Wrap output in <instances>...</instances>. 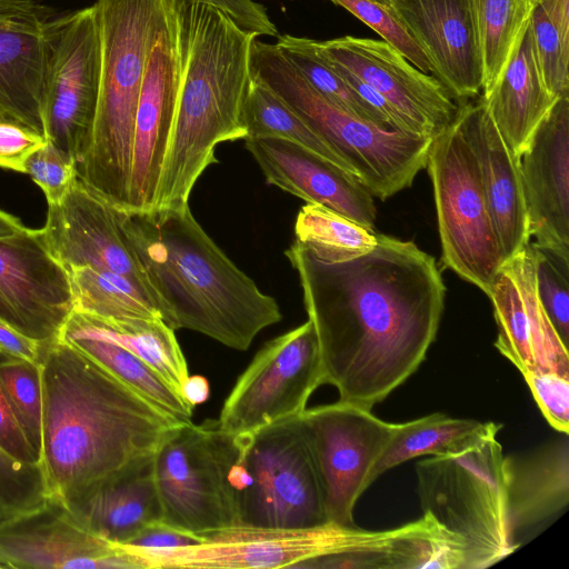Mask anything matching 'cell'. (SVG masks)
<instances>
[{
    "instance_id": "6da1fadb",
    "label": "cell",
    "mask_w": 569,
    "mask_h": 569,
    "mask_svg": "<svg viewBox=\"0 0 569 569\" xmlns=\"http://www.w3.org/2000/svg\"><path fill=\"white\" fill-rule=\"evenodd\" d=\"M297 271L320 352L322 385L371 410L412 376L436 339L446 286L415 242L377 233L358 257L323 261L295 241Z\"/></svg>"
},
{
    "instance_id": "7a4b0ae2",
    "label": "cell",
    "mask_w": 569,
    "mask_h": 569,
    "mask_svg": "<svg viewBox=\"0 0 569 569\" xmlns=\"http://www.w3.org/2000/svg\"><path fill=\"white\" fill-rule=\"evenodd\" d=\"M40 466L66 506L150 463L181 425L81 350L44 342Z\"/></svg>"
},
{
    "instance_id": "3957f363",
    "label": "cell",
    "mask_w": 569,
    "mask_h": 569,
    "mask_svg": "<svg viewBox=\"0 0 569 569\" xmlns=\"http://www.w3.org/2000/svg\"><path fill=\"white\" fill-rule=\"evenodd\" d=\"M118 212L171 329L192 330L244 351L260 331L281 321L278 302L227 257L189 204Z\"/></svg>"
},
{
    "instance_id": "277c9868",
    "label": "cell",
    "mask_w": 569,
    "mask_h": 569,
    "mask_svg": "<svg viewBox=\"0 0 569 569\" xmlns=\"http://www.w3.org/2000/svg\"><path fill=\"white\" fill-rule=\"evenodd\" d=\"M172 3L180 81L154 210L189 204L200 176L218 162L216 147L247 138L243 107L252 79L251 46L259 37L214 6Z\"/></svg>"
},
{
    "instance_id": "5b68a950",
    "label": "cell",
    "mask_w": 569,
    "mask_h": 569,
    "mask_svg": "<svg viewBox=\"0 0 569 569\" xmlns=\"http://www.w3.org/2000/svg\"><path fill=\"white\" fill-rule=\"evenodd\" d=\"M172 0H96L100 83L89 147L78 179L128 211L136 112L149 53L168 23Z\"/></svg>"
},
{
    "instance_id": "8992f818",
    "label": "cell",
    "mask_w": 569,
    "mask_h": 569,
    "mask_svg": "<svg viewBox=\"0 0 569 569\" xmlns=\"http://www.w3.org/2000/svg\"><path fill=\"white\" fill-rule=\"evenodd\" d=\"M501 425L445 455L416 463L423 513L450 536L459 569L491 567L518 548L512 541Z\"/></svg>"
},
{
    "instance_id": "52a82bcc",
    "label": "cell",
    "mask_w": 569,
    "mask_h": 569,
    "mask_svg": "<svg viewBox=\"0 0 569 569\" xmlns=\"http://www.w3.org/2000/svg\"><path fill=\"white\" fill-rule=\"evenodd\" d=\"M251 73L292 107L349 164L356 178L381 200L411 186L426 168L432 137L380 127L358 118L317 92L274 43L256 38Z\"/></svg>"
},
{
    "instance_id": "ba28073f",
    "label": "cell",
    "mask_w": 569,
    "mask_h": 569,
    "mask_svg": "<svg viewBox=\"0 0 569 569\" xmlns=\"http://www.w3.org/2000/svg\"><path fill=\"white\" fill-rule=\"evenodd\" d=\"M122 546L139 569H343L375 567L379 531L326 523L309 528L236 525L167 549Z\"/></svg>"
},
{
    "instance_id": "9c48e42d",
    "label": "cell",
    "mask_w": 569,
    "mask_h": 569,
    "mask_svg": "<svg viewBox=\"0 0 569 569\" xmlns=\"http://www.w3.org/2000/svg\"><path fill=\"white\" fill-rule=\"evenodd\" d=\"M240 453V437L222 430L217 419L177 428L152 459L161 522L196 536L239 525Z\"/></svg>"
},
{
    "instance_id": "30bf717a",
    "label": "cell",
    "mask_w": 569,
    "mask_h": 569,
    "mask_svg": "<svg viewBox=\"0 0 569 569\" xmlns=\"http://www.w3.org/2000/svg\"><path fill=\"white\" fill-rule=\"evenodd\" d=\"M239 437V525L309 528L328 523L320 478L299 416Z\"/></svg>"
},
{
    "instance_id": "8fae6325",
    "label": "cell",
    "mask_w": 569,
    "mask_h": 569,
    "mask_svg": "<svg viewBox=\"0 0 569 569\" xmlns=\"http://www.w3.org/2000/svg\"><path fill=\"white\" fill-rule=\"evenodd\" d=\"M431 179L443 267L487 296L505 263L471 149L452 121L431 138Z\"/></svg>"
},
{
    "instance_id": "7c38bea8",
    "label": "cell",
    "mask_w": 569,
    "mask_h": 569,
    "mask_svg": "<svg viewBox=\"0 0 569 569\" xmlns=\"http://www.w3.org/2000/svg\"><path fill=\"white\" fill-rule=\"evenodd\" d=\"M322 385L321 360L310 320L269 340L239 376L219 418L240 436L300 416Z\"/></svg>"
},
{
    "instance_id": "4fadbf2b",
    "label": "cell",
    "mask_w": 569,
    "mask_h": 569,
    "mask_svg": "<svg viewBox=\"0 0 569 569\" xmlns=\"http://www.w3.org/2000/svg\"><path fill=\"white\" fill-rule=\"evenodd\" d=\"M94 6L58 13L50 31L43 136L78 163L91 139L100 83Z\"/></svg>"
},
{
    "instance_id": "5bb4252c",
    "label": "cell",
    "mask_w": 569,
    "mask_h": 569,
    "mask_svg": "<svg viewBox=\"0 0 569 569\" xmlns=\"http://www.w3.org/2000/svg\"><path fill=\"white\" fill-rule=\"evenodd\" d=\"M320 478L328 523L353 526V509L372 485L371 472L395 423L371 410L337 401L299 416Z\"/></svg>"
},
{
    "instance_id": "9a60e30c",
    "label": "cell",
    "mask_w": 569,
    "mask_h": 569,
    "mask_svg": "<svg viewBox=\"0 0 569 569\" xmlns=\"http://www.w3.org/2000/svg\"><path fill=\"white\" fill-rule=\"evenodd\" d=\"M68 269L47 248L40 229L0 237V320L27 337L61 336L73 312Z\"/></svg>"
},
{
    "instance_id": "2e32d148",
    "label": "cell",
    "mask_w": 569,
    "mask_h": 569,
    "mask_svg": "<svg viewBox=\"0 0 569 569\" xmlns=\"http://www.w3.org/2000/svg\"><path fill=\"white\" fill-rule=\"evenodd\" d=\"M139 569L126 549L89 530L64 503H42L0 520V569Z\"/></svg>"
},
{
    "instance_id": "e0dca14e",
    "label": "cell",
    "mask_w": 569,
    "mask_h": 569,
    "mask_svg": "<svg viewBox=\"0 0 569 569\" xmlns=\"http://www.w3.org/2000/svg\"><path fill=\"white\" fill-rule=\"evenodd\" d=\"M316 44L327 61L379 92L416 134L432 137L453 121L458 104L445 86L383 40L343 36Z\"/></svg>"
},
{
    "instance_id": "ac0fdd59",
    "label": "cell",
    "mask_w": 569,
    "mask_h": 569,
    "mask_svg": "<svg viewBox=\"0 0 569 569\" xmlns=\"http://www.w3.org/2000/svg\"><path fill=\"white\" fill-rule=\"evenodd\" d=\"M40 232L51 254L67 269L89 266L124 276L162 316L160 299L121 228L118 210L78 178L60 202L48 204Z\"/></svg>"
},
{
    "instance_id": "d6986e66",
    "label": "cell",
    "mask_w": 569,
    "mask_h": 569,
    "mask_svg": "<svg viewBox=\"0 0 569 569\" xmlns=\"http://www.w3.org/2000/svg\"><path fill=\"white\" fill-rule=\"evenodd\" d=\"M497 325L495 347L523 375L552 371L569 376V352L537 295L531 242L508 259L488 295Z\"/></svg>"
},
{
    "instance_id": "ffe728a7",
    "label": "cell",
    "mask_w": 569,
    "mask_h": 569,
    "mask_svg": "<svg viewBox=\"0 0 569 569\" xmlns=\"http://www.w3.org/2000/svg\"><path fill=\"white\" fill-rule=\"evenodd\" d=\"M180 63L173 3L153 44L139 96L133 134L129 206L126 212L156 208L159 182L174 126Z\"/></svg>"
},
{
    "instance_id": "44dd1931",
    "label": "cell",
    "mask_w": 569,
    "mask_h": 569,
    "mask_svg": "<svg viewBox=\"0 0 569 569\" xmlns=\"http://www.w3.org/2000/svg\"><path fill=\"white\" fill-rule=\"evenodd\" d=\"M529 236L569 252V93L557 99L519 157Z\"/></svg>"
},
{
    "instance_id": "7402d4cb",
    "label": "cell",
    "mask_w": 569,
    "mask_h": 569,
    "mask_svg": "<svg viewBox=\"0 0 569 569\" xmlns=\"http://www.w3.org/2000/svg\"><path fill=\"white\" fill-rule=\"evenodd\" d=\"M37 0H0V112L43 134V92L52 22Z\"/></svg>"
},
{
    "instance_id": "603a6c76",
    "label": "cell",
    "mask_w": 569,
    "mask_h": 569,
    "mask_svg": "<svg viewBox=\"0 0 569 569\" xmlns=\"http://www.w3.org/2000/svg\"><path fill=\"white\" fill-rule=\"evenodd\" d=\"M392 11L455 99L479 96L482 73L470 0H393Z\"/></svg>"
},
{
    "instance_id": "cb8c5ba5",
    "label": "cell",
    "mask_w": 569,
    "mask_h": 569,
    "mask_svg": "<svg viewBox=\"0 0 569 569\" xmlns=\"http://www.w3.org/2000/svg\"><path fill=\"white\" fill-rule=\"evenodd\" d=\"M244 146L269 184L328 207L375 232L373 196L352 173L287 140L248 138Z\"/></svg>"
},
{
    "instance_id": "d4e9b609",
    "label": "cell",
    "mask_w": 569,
    "mask_h": 569,
    "mask_svg": "<svg viewBox=\"0 0 569 569\" xmlns=\"http://www.w3.org/2000/svg\"><path fill=\"white\" fill-rule=\"evenodd\" d=\"M453 121L476 159L506 262L530 239L519 160L501 137L481 96L475 101L463 100Z\"/></svg>"
},
{
    "instance_id": "484cf974",
    "label": "cell",
    "mask_w": 569,
    "mask_h": 569,
    "mask_svg": "<svg viewBox=\"0 0 569 569\" xmlns=\"http://www.w3.org/2000/svg\"><path fill=\"white\" fill-rule=\"evenodd\" d=\"M508 516L517 548L525 535L542 528L569 502V439H559L523 457L506 456Z\"/></svg>"
},
{
    "instance_id": "4316f807",
    "label": "cell",
    "mask_w": 569,
    "mask_h": 569,
    "mask_svg": "<svg viewBox=\"0 0 569 569\" xmlns=\"http://www.w3.org/2000/svg\"><path fill=\"white\" fill-rule=\"evenodd\" d=\"M481 97L501 137L519 160L535 130L559 98L552 96L543 82L530 24L499 80Z\"/></svg>"
},
{
    "instance_id": "83f0119b",
    "label": "cell",
    "mask_w": 569,
    "mask_h": 569,
    "mask_svg": "<svg viewBox=\"0 0 569 569\" xmlns=\"http://www.w3.org/2000/svg\"><path fill=\"white\" fill-rule=\"evenodd\" d=\"M68 507L97 536L116 545L127 543L162 519L152 461Z\"/></svg>"
},
{
    "instance_id": "f1b7e54d",
    "label": "cell",
    "mask_w": 569,
    "mask_h": 569,
    "mask_svg": "<svg viewBox=\"0 0 569 569\" xmlns=\"http://www.w3.org/2000/svg\"><path fill=\"white\" fill-rule=\"evenodd\" d=\"M123 383L181 422H191L194 407L158 372L130 351L91 332L71 313L60 336Z\"/></svg>"
},
{
    "instance_id": "f546056e",
    "label": "cell",
    "mask_w": 569,
    "mask_h": 569,
    "mask_svg": "<svg viewBox=\"0 0 569 569\" xmlns=\"http://www.w3.org/2000/svg\"><path fill=\"white\" fill-rule=\"evenodd\" d=\"M496 426L491 421L452 418L442 412L395 423L391 439L371 472V481L373 483L389 469L413 458L458 450Z\"/></svg>"
},
{
    "instance_id": "4dcf8cb0",
    "label": "cell",
    "mask_w": 569,
    "mask_h": 569,
    "mask_svg": "<svg viewBox=\"0 0 569 569\" xmlns=\"http://www.w3.org/2000/svg\"><path fill=\"white\" fill-rule=\"evenodd\" d=\"M68 271L73 311L107 323L163 320L150 298L129 278L89 266Z\"/></svg>"
},
{
    "instance_id": "1f68e13d",
    "label": "cell",
    "mask_w": 569,
    "mask_h": 569,
    "mask_svg": "<svg viewBox=\"0 0 569 569\" xmlns=\"http://www.w3.org/2000/svg\"><path fill=\"white\" fill-rule=\"evenodd\" d=\"M93 333L123 347L158 372L181 396L188 379V365L174 330L163 320L107 323L73 311Z\"/></svg>"
},
{
    "instance_id": "d6a6232c",
    "label": "cell",
    "mask_w": 569,
    "mask_h": 569,
    "mask_svg": "<svg viewBox=\"0 0 569 569\" xmlns=\"http://www.w3.org/2000/svg\"><path fill=\"white\" fill-rule=\"evenodd\" d=\"M243 120L248 133L246 139L287 140L353 174L349 164L278 93L254 76L246 97Z\"/></svg>"
},
{
    "instance_id": "836d02e7",
    "label": "cell",
    "mask_w": 569,
    "mask_h": 569,
    "mask_svg": "<svg viewBox=\"0 0 569 569\" xmlns=\"http://www.w3.org/2000/svg\"><path fill=\"white\" fill-rule=\"evenodd\" d=\"M470 8L485 93L503 73L529 24L532 7L528 0H470Z\"/></svg>"
},
{
    "instance_id": "e575fe53",
    "label": "cell",
    "mask_w": 569,
    "mask_h": 569,
    "mask_svg": "<svg viewBox=\"0 0 569 569\" xmlns=\"http://www.w3.org/2000/svg\"><path fill=\"white\" fill-rule=\"evenodd\" d=\"M297 242L323 261L358 257L377 243V233L318 203L302 206L295 222Z\"/></svg>"
},
{
    "instance_id": "d590c367",
    "label": "cell",
    "mask_w": 569,
    "mask_h": 569,
    "mask_svg": "<svg viewBox=\"0 0 569 569\" xmlns=\"http://www.w3.org/2000/svg\"><path fill=\"white\" fill-rule=\"evenodd\" d=\"M276 38L274 44L281 54L317 92L349 113L390 129L321 57L316 40L291 34Z\"/></svg>"
},
{
    "instance_id": "8d00e7d4",
    "label": "cell",
    "mask_w": 569,
    "mask_h": 569,
    "mask_svg": "<svg viewBox=\"0 0 569 569\" xmlns=\"http://www.w3.org/2000/svg\"><path fill=\"white\" fill-rule=\"evenodd\" d=\"M0 382L27 439L40 457L43 410L40 363L0 359Z\"/></svg>"
},
{
    "instance_id": "74e56055",
    "label": "cell",
    "mask_w": 569,
    "mask_h": 569,
    "mask_svg": "<svg viewBox=\"0 0 569 569\" xmlns=\"http://www.w3.org/2000/svg\"><path fill=\"white\" fill-rule=\"evenodd\" d=\"M529 24L548 91L555 97L569 93V16L533 10Z\"/></svg>"
},
{
    "instance_id": "f35d334b",
    "label": "cell",
    "mask_w": 569,
    "mask_h": 569,
    "mask_svg": "<svg viewBox=\"0 0 569 569\" xmlns=\"http://www.w3.org/2000/svg\"><path fill=\"white\" fill-rule=\"evenodd\" d=\"M539 301L566 347L569 342V252L531 242Z\"/></svg>"
},
{
    "instance_id": "ab89813d",
    "label": "cell",
    "mask_w": 569,
    "mask_h": 569,
    "mask_svg": "<svg viewBox=\"0 0 569 569\" xmlns=\"http://www.w3.org/2000/svg\"><path fill=\"white\" fill-rule=\"evenodd\" d=\"M47 498L40 463L22 462L0 448V520L34 508Z\"/></svg>"
},
{
    "instance_id": "60d3db41",
    "label": "cell",
    "mask_w": 569,
    "mask_h": 569,
    "mask_svg": "<svg viewBox=\"0 0 569 569\" xmlns=\"http://www.w3.org/2000/svg\"><path fill=\"white\" fill-rule=\"evenodd\" d=\"M345 8L398 50L410 63L432 74L429 60L416 40L398 20L391 8L372 0H330Z\"/></svg>"
},
{
    "instance_id": "b9f144b4",
    "label": "cell",
    "mask_w": 569,
    "mask_h": 569,
    "mask_svg": "<svg viewBox=\"0 0 569 569\" xmlns=\"http://www.w3.org/2000/svg\"><path fill=\"white\" fill-rule=\"evenodd\" d=\"M24 173L41 188L48 204L60 202L78 178L76 160L48 139L30 154Z\"/></svg>"
},
{
    "instance_id": "7bdbcfd3",
    "label": "cell",
    "mask_w": 569,
    "mask_h": 569,
    "mask_svg": "<svg viewBox=\"0 0 569 569\" xmlns=\"http://www.w3.org/2000/svg\"><path fill=\"white\" fill-rule=\"evenodd\" d=\"M522 376L549 425L569 433V376L552 371Z\"/></svg>"
},
{
    "instance_id": "ee69618b",
    "label": "cell",
    "mask_w": 569,
    "mask_h": 569,
    "mask_svg": "<svg viewBox=\"0 0 569 569\" xmlns=\"http://www.w3.org/2000/svg\"><path fill=\"white\" fill-rule=\"evenodd\" d=\"M44 141L41 132L0 112V168L24 173L28 158Z\"/></svg>"
},
{
    "instance_id": "f6af8a7d",
    "label": "cell",
    "mask_w": 569,
    "mask_h": 569,
    "mask_svg": "<svg viewBox=\"0 0 569 569\" xmlns=\"http://www.w3.org/2000/svg\"><path fill=\"white\" fill-rule=\"evenodd\" d=\"M214 6L226 12L239 27L258 36L277 37L278 29L267 8L254 0H189Z\"/></svg>"
},
{
    "instance_id": "bcb514c9",
    "label": "cell",
    "mask_w": 569,
    "mask_h": 569,
    "mask_svg": "<svg viewBox=\"0 0 569 569\" xmlns=\"http://www.w3.org/2000/svg\"><path fill=\"white\" fill-rule=\"evenodd\" d=\"M0 448L27 463H39L40 457L27 439L0 382Z\"/></svg>"
},
{
    "instance_id": "7dc6e473",
    "label": "cell",
    "mask_w": 569,
    "mask_h": 569,
    "mask_svg": "<svg viewBox=\"0 0 569 569\" xmlns=\"http://www.w3.org/2000/svg\"><path fill=\"white\" fill-rule=\"evenodd\" d=\"M201 536L180 531L163 525L153 523L129 540L124 546L140 549H167L200 542Z\"/></svg>"
},
{
    "instance_id": "c3c4849f",
    "label": "cell",
    "mask_w": 569,
    "mask_h": 569,
    "mask_svg": "<svg viewBox=\"0 0 569 569\" xmlns=\"http://www.w3.org/2000/svg\"><path fill=\"white\" fill-rule=\"evenodd\" d=\"M44 342L27 337L0 320V356L2 359L40 363Z\"/></svg>"
},
{
    "instance_id": "681fc988",
    "label": "cell",
    "mask_w": 569,
    "mask_h": 569,
    "mask_svg": "<svg viewBox=\"0 0 569 569\" xmlns=\"http://www.w3.org/2000/svg\"><path fill=\"white\" fill-rule=\"evenodd\" d=\"M182 397L193 407L204 402L210 395L209 382L201 376H189L181 389Z\"/></svg>"
},
{
    "instance_id": "f907efd6",
    "label": "cell",
    "mask_w": 569,
    "mask_h": 569,
    "mask_svg": "<svg viewBox=\"0 0 569 569\" xmlns=\"http://www.w3.org/2000/svg\"><path fill=\"white\" fill-rule=\"evenodd\" d=\"M528 2L531 4L532 11L538 9L547 12L569 14V0H528Z\"/></svg>"
},
{
    "instance_id": "816d5d0a",
    "label": "cell",
    "mask_w": 569,
    "mask_h": 569,
    "mask_svg": "<svg viewBox=\"0 0 569 569\" xmlns=\"http://www.w3.org/2000/svg\"><path fill=\"white\" fill-rule=\"evenodd\" d=\"M24 228L19 218L0 210V237L13 234Z\"/></svg>"
},
{
    "instance_id": "f5cc1de1",
    "label": "cell",
    "mask_w": 569,
    "mask_h": 569,
    "mask_svg": "<svg viewBox=\"0 0 569 569\" xmlns=\"http://www.w3.org/2000/svg\"><path fill=\"white\" fill-rule=\"evenodd\" d=\"M372 1H376L385 7L392 9L393 0H372Z\"/></svg>"
},
{
    "instance_id": "db71d44e",
    "label": "cell",
    "mask_w": 569,
    "mask_h": 569,
    "mask_svg": "<svg viewBox=\"0 0 569 569\" xmlns=\"http://www.w3.org/2000/svg\"><path fill=\"white\" fill-rule=\"evenodd\" d=\"M0 359H2L1 356H0Z\"/></svg>"
}]
</instances>
